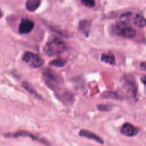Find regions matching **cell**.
I'll use <instances>...</instances> for the list:
<instances>
[{
  "mask_svg": "<svg viewBox=\"0 0 146 146\" xmlns=\"http://www.w3.org/2000/svg\"><path fill=\"white\" fill-rule=\"evenodd\" d=\"M140 67H141V68H142V69H144L145 71H146V62H141Z\"/></svg>",
  "mask_w": 146,
  "mask_h": 146,
  "instance_id": "d6986e66",
  "label": "cell"
},
{
  "mask_svg": "<svg viewBox=\"0 0 146 146\" xmlns=\"http://www.w3.org/2000/svg\"><path fill=\"white\" fill-rule=\"evenodd\" d=\"M101 60H102V62H104L105 63H108V64H110V65H115V56L111 52L104 53L101 56Z\"/></svg>",
  "mask_w": 146,
  "mask_h": 146,
  "instance_id": "7c38bea8",
  "label": "cell"
},
{
  "mask_svg": "<svg viewBox=\"0 0 146 146\" xmlns=\"http://www.w3.org/2000/svg\"><path fill=\"white\" fill-rule=\"evenodd\" d=\"M98 109L101 111H108L110 110V107L107 106V105H102V104H99L98 105Z\"/></svg>",
  "mask_w": 146,
  "mask_h": 146,
  "instance_id": "ac0fdd59",
  "label": "cell"
},
{
  "mask_svg": "<svg viewBox=\"0 0 146 146\" xmlns=\"http://www.w3.org/2000/svg\"><path fill=\"white\" fill-rule=\"evenodd\" d=\"M65 64H66V61L62 60V59H56V60H54V61L50 62V65L58 67V68H61V67L64 66Z\"/></svg>",
  "mask_w": 146,
  "mask_h": 146,
  "instance_id": "2e32d148",
  "label": "cell"
},
{
  "mask_svg": "<svg viewBox=\"0 0 146 146\" xmlns=\"http://www.w3.org/2000/svg\"><path fill=\"white\" fill-rule=\"evenodd\" d=\"M43 75L47 83V86H49L53 90H57L58 86L62 82L61 77L51 69H44L43 71Z\"/></svg>",
  "mask_w": 146,
  "mask_h": 146,
  "instance_id": "277c9868",
  "label": "cell"
},
{
  "mask_svg": "<svg viewBox=\"0 0 146 146\" xmlns=\"http://www.w3.org/2000/svg\"><path fill=\"white\" fill-rule=\"evenodd\" d=\"M141 81L144 83V85L145 86V91H146V76H142L141 77Z\"/></svg>",
  "mask_w": 146,
  "mask_h": 146,
  "instance_id": "ffe728a7",
  "label": "cell"
},
{
  "mask_svg": "<svg viewBox=\"0 0 146 146\" xmlns=\"http://www.w3.org/2000/svg\"><path fill=\"white\" fill-rule=\"evenodd\" d=\"M121 20L124 22H132L133 25L139 27H146V19L142 15L138 14H133L131 12H127L121 15Z\"/></svg>",
  "mask_w": 146,
  "mask_h": 146,
  "instance_id": "5b68a950",
  "label": "cell"
},
{
  "mask_svg": "<svg viewBox=\"0 0 146 146\" xmlns=\"http://www.w3.org/2000/svg\"><path fill=\"white\" fill-rule=\"evenodd\" d=\"M139 132V129L135 127L133 125L130 123H125L121 128V133L127 137H133L137 135Z\"/></svg>",
  "mask_w": 146,
  "mask_h": 146,
  "instance_id": "ba28073f",
  "label": "cell"
},
{
  "mask_svg": "<svg viewBox=\"0 0 146 146\" xmlns=\"http://www.w3.org/2000/svg\"><path fill=\"white\" fill-rule=\"evenodd\" d=\"M102 97L104 98H110V99H115V100L122 99L121 95H120L116 92H106L102 94Z\"/></svg>",
  "mask_w": 146,
  "mask_h": 146,
  "instance_id": "5bb4252c",
  "label": "cell"
},
{
  "mask_svg": "<svg viewBox=\"0 0 146 146\" xmlns=\"http://www.w3.org/2000/svg\"><path fill=\"white\" fill-rule=\"evenodd\" d=\"M22 60L33 68H38L44 65V60L39 56L29 51L26 52L23 55Z\"/></svg>",
  "mask_w": 146,
  "mask_h": 146,
  "instance_id": "8992f818",
  "label": "cell"
},
{
  "mask_svg": "<svg viewBox=\"0 0 146 146\" xmlns=\"http://www.w3.org/2000/svg\"><path fill=\"white\" fill-rule=\"evenodd\" d=\"M66 49L67 46L62 39L54 38L46 43L44 47V52L49 56H55L62 54Z\"/></svg>",
  "mask_w": 146,
  "mask_h": 146,
  "instance_id": "6da1fadb",
  "label": "cell"
},
{
  "mask_svg": "<svg viewBox=\"0 0 146 146\" xmlns=\"http://www.w3.org/2000/svg\"><path fill=\"white\" fill-rule=\"evenodd\" d=\"M41 3V0H27L26 3V8L29 11L36 10Z\"/></svg>",
  "mask_w": 146,
  "mask_h": 146,
  "instance_id": "4fadbf2b",
  "label": "cell"
},
{
  "mask_svg": "<svg viewBox=\"0 0 146 146\" xmlns=\"http://www.w3.org/2000/svg\"><path fill=\"white\" fill-rule=\"evenodd\" d=\"M22 86L29 92V93H31L32 95H33V96H35V97H38V98H40V97H39V95L36 92V91L32 87V86L29 84V83H27V82H23L22 83Z\"/></svg>",
  "mask_w": 146,
  "mask_h": 146,
  "instance_id": "9a60e30c",
  "label": "cell"
},
{
  "mask_svg": "<svg viewBox=\"0 0 146 146\" xmlns=\"http://www.w3.org/2000/svg\"><path fill=\"white\" fill-rule=\"evenodd\" d=\"M123 93L124 98L128 99L131 103H136L137 101V92L138 88L136 86L135 81L132 76H125L124 77V84H123Z\"/></svg>",
  "mask_w": 146,
  "mask_h": 146,
  "instance_id": "7a4b0ae2",
  "label": "cell"
},
{
  "mask_svg": "<svg viewBox=\"0 0 146 146\" xmlns=\"http://www.w3.org/2000/svg\"><path fill=\"white\" fill-rule=\"evenodd\" d=\"M80 137H84V138H87L89 139H92L101 145L104 144V140L99 137L98 136L97 134L93 133L91 131H87V130H80Z\"/></svg>",
  "mask_w": 146,
  "mask_h": 146,
  "instance_id": "30bf717a",
  "label": "cell"
},
{
  "mask_svg": "<svg viewBox=\"0 0 146 146\" xmlns=\"http://www.w3.org/2000/svg\"><path fill=\"white\" fill-rule=\"evenodd\" d=\"M81 3L86 7H93L95 6V0H81Z\"/></svg>",
  "mask_w": 146,
  "mask_h": 146,
  "instance_id": "e0dca14e",
  "label": "cell"
},
{
  "mask_svg": "<svg viewBox=\"0 0 146 146\" xmlns=\"http://www.w3.org/2000/svg\"><path fill=\"white\" fill-rule=\"evenodd\" d=\"M7 138H19V137H30L33 140L38 141L39 143H43L46 145H49L50 144L48 142H46L45 140H43L38 137H36L35 135H33L32 133H30L29 132H26V131H19L16 133H6L4 135Z\"/></svg>",
  "mask_w": 146,
  "mask_h": 146,
  "instance_id": "52a82bcc",
  "label": "cell"
},
{
  "mask_svg": "<svg viewBox=\"0 0 146 146\" xmlns=\"http://www.w3.org/2000/svg\"><path fill=\"white\" fill-rule=\"evenodd\" d=\"M112 31L116 35L124 38H133L136 35V31L124 21L117 22L112 27Z\"/></svg>",
  "mask_w": 146,
  "mask_h": 146,
  "instance_id": "3957f363",
  "label": "cell"
},
{
  "mask_svg": "<svg viewBox=\"0 0 146 146\" xmlns=\"http://www.w3.org/2000/svg\"><path fill=\"white\" fill-rule=\"evenodd\" d=\"M34 27V23L29 19H23L19 26V33L21 34L29 33Z\"/></svg>",
  "mask_w": 146,
  "mask_h": 146,
  "instance_id": "9c48e42d",
  "label": "cell"
},
{
  "mask_svg": "<svg viewBox=\"0 0 146 146\" xmlns=\"http://www.w3.org/2000/svg\"><path fill=\"white\" fill-rule=\"evenodd\" d=\"M79 30L82 34L88 37L90 34V30H91V21L87 20H84L80 21L79 25Z\"/></svg>",
  "mask_w": 146,
  "mask_h": 146,
  "instance_id": "8fae6325",
  "label": "cell"
}]
</instances>
